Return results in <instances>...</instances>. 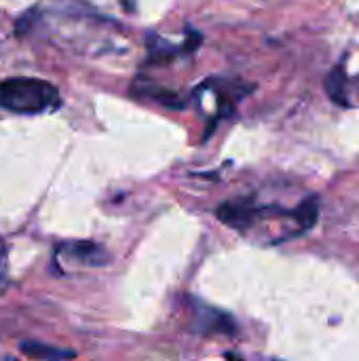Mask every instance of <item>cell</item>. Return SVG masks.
<instances>
[{
	"instance_id": "1",
	"label": "cell",
	"mask_w": 359,
	"mask_h": 361,
	"mask_svg": "<svg viewBox=\"0 0 359 361\" xmlns=\"http://www.w3.org/2000/svg\"><path fill=\"white\" fill-rule=\"evenodd\" d=\"M216 216L226 226L241 231V233L256 228L264 220L279 218V220L290 222L298 231V235H303L311 231L320 218V199L317 195H311L305 201H300L296 207H284V205H262V203H256L254 197H241V199H233V201L218 205Z\"/></svg>"
},
{
	"instance_id": "2",
	"label": "cell",
	"mask_w": 359,
	"mask_h": 361,
	"mask_svg": "<svg viewBox=\"0 0 359 361\" xmlns=\"http://www.w3.org/2000/svg\"><path fill=\"white\" fill-rule=\"evenodd\" d=\"M61 97L55 85L42 78L15 76L0 80V108L17 114H40L55 110Z\"/></svg>"
},
{
	"instance_id": "3",
	"label": "cell",
	"mask_w": 359,
	"mask_h": 361,
	"mask_svg": "<svg viewBox=\"0 0 359 361\" xmlns=\"http://www.w3.org/2000/svg\"><path fill=\"white\" fill-rule=\"evenodd\" d=\"M190 332L201 334V336H212V334L233 336L237 332V324H235V319L229 313L212 309V307L201 305V302H195Z\"/></svg>"
},
{
	"instance_id": "4",
	"label": "cell",
	"mask_w": 359,
	"mask_h": 361,
	"mask_svg": "<svg viewBox=\"0 0 359 361\" xmlns=\"http://www.w3.org/2000/svg\"><path fill=\"white\" fill-rule=\"evenodd\" d=\"M59 254H66L72 262L83 267H104L110 262V254L95 241H72L59 247Z\"/></svg>"
},
{
	"instance_id": "5",
	"label": "cell",
	"mask_w": 359,
	"mask_h": 361,
	"mask_svg": "<svg viewBox=\"0 0 359 361\" xmlns=\"http://www.w3.org/2000/svg\"><path fill=\"white\" fill-rule=\"evenodd\" d=\"M21 353L25 357H32V360H49V361H57V360H72L76 357L74 351L70 349H57L53 345H44V343H34V341H25L19 345Z\"/></svg>"
},
{
	"instance_id": "6",
	"label": "cell",
	"mask_w": 359,
	"mask_h": 361,
	"mask_svg": "<svg viewBox=\"0 0 359 361\" xmlns=\"http://www.w3.org/2000/svg\"><path fill=\"white\" fill-rule=\"evenodd\" d=\"M138 93L146 95V97H150V99H154V102H159V104H163L167 108L180 110L184 106V99L176 91L163 89V87H157V85H138Z\"/></svg>"
},
{
	"instance_id": "7",
	"label": "cell",
	"mask_w": 359,
	"mask_h": 361,
	"mask_svg": "<svg viewBox=\"0 0 359 361\" xmlns=\"http://www.w3.org/2000/svg\"><path fill=\"white\" fill-rule=\"evenodd\" d=\"M148 61H152V63H163V61H171L174 59V55H178L180 53V49L178 47H174L171 42H167V40H163L161 36H148Z\"/></svg>"
},
{
	"instance_id": "8",
	"label": "cell",
	"mask_w": 359,
	"mask_h": 361,
	"mask_svg": "<svg viewBox=\"0 0 359 361\" xmlns=\"http://www.w3.org/2000/svg\"><path fill=\"white\" fill-rule=\"evenodd\" d=\"M6 277V245L0 241V279Z\"/></svg>"
},
{
	"instance_id": "9",
	"label": "cell",
	"mask_w": 359,
	"mask_h": 361,
	"mask_svg": "<svg viewBox=\"0 0 359 361\" xmlns=\"http://www.w3.org/2000/svg\"><path fill=\"white\" fill-rule=\"evenodd\" d=\"M347 85H358V91H355V93H359V74L358 76H353V78L347 76Z\"/></svg>"
}]
</instances>
